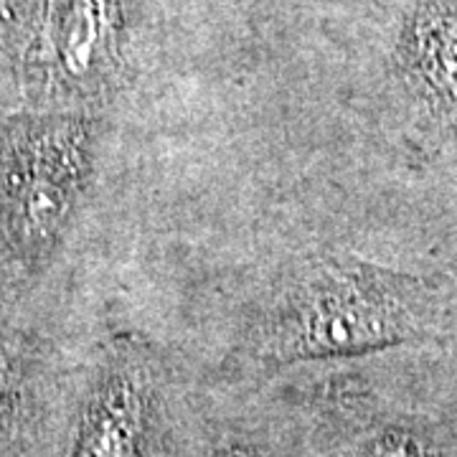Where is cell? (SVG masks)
Masks as SVG:
<instances>
[{"mask_svg": "<svg viewBox=\"0 0 457 457\" xmlns=\"http://www.w3.org/2000/svg\"><path fill=\"white\" fill-rule=\"evenodd\" d=\"M435 293L425 279L351 257L305 267L267 323V359L287 363L425 338Z\"/></svg>", "mask_w": 457, "mask_h": 457, "instance_id": "obj_1", "label": "cell"}, {"mask_svg": "<svg viewBox=\"0 0 457 457\" xmlns=\"http://www.w3.org/2000/svg\"><path fill=\"white\" fill-rule=\"evenodd\" d=\"M79 143L77 135H49L31 153L18 183L16 221L31 242L49 239L64 219L77 180Z\"/></svg>", "mask_w": 457, "mask_h": 457, "instance_id": "obj_2", "label": "cell"}, {"mask_svg": "<svg viewBox=\"0 0 457 457\" xmlns=\"http://www.w3.org/2000/svg\"><path fill=\"white\" fill-rule=\"evenodd\" d=\"M147 422L143 376L114 371L92 399L77 457H137Z\"/></svg>", "mask_w": 457, "mask_h": 457, "instance_id": "obj_3", "label": "cell"}, {"mask_svg": "<svg viewBox=\"0 0 457 457\" xmlns=\"http://www.w3.org/2000/svg\"><path fill=\"white\" fill-rule=\"evenodd\" d=\"M356 457H429V453L407 432H386L366 442Z\"/></svg>", "mask_w": 457, "mask_h": 457, "instance_id": "obj_4", "label": "cell"}, {"mask_svg": "<svg viewBox=\"0 0 457 457\" xmlns=\"http://www.w3.org/2000/svg\"><path fill=\"white\" fill-rule=\"evenodd\" d=\"M18 402V376L11 359L0 351V427L13 414Z\"/></svg>", "mask_w": 457, "mask_h": 457, "instance_id": "obj_5", "label": "cell"}, {"mask_svg": "<svg viewBox=\"0 0 457 457\" xmlns=\"http://www.w3.org/2000/svg\"><path fill=\"white\" fill-rule=\"evenodd\" d=\"M213 457H254V455H249L246 450H237V447H228V450H221L219 455H213Z\"/></svg>", "mask_w": 457, "mask_h": 457, "instance_id": "obj_6", "label": "cell"}]
</instances>
